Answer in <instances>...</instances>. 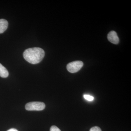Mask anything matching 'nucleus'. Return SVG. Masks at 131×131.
Masks as SVG:
<instances>
[{"instance_id": "obj_1", "label": "nucleus", "mask_w": 131, "mask_h": 131, "mask_svg": "<svg viewBox=\"0 0 131 131\" xmlns=\"http://www.w3.org/2000/svg\"><path fill=\"white\" fill-rule=\"evenodd\" d=\"M44 50L39 47H34L26 49L24 51L23 56L26 61L32 64L40 63L44 57Z\"/></svg>"}, {"instance_id": "obj_2", "label": "nucleus", "mask_w": 131, "mask_h": 131, "mask_svg": "<svg viewBox=\"0 0 131 131\" xmlns=\"http://www.w3.org/2000/svg\"><path fill=\"white\" fill-rule=\"evenodd\" d=\"M45 105L40 102H32L27 103L26 109L28 111H41L45 109Z\"/></svg>"}, {"instance_id": "obj_3", "label": "nucleus", "mask_w": 131, "mask_h": 131, "mask_svg": "<svg viewBox=\"0 0 131 131\" xmlns=\"http://www.w3.org/2000/svg\"><path fill=\"white\" fill-rule=\"evenodd\" d=\"M83 65V63L82 61H74L68 64L67 66V69L70 73H76L81 70Z\"/></svg>"}, {"instance_id": "obj_4", "label": "nucleus", "mask_w": 131, "mask_h": 131, "mask_svg": "<svg viewBox=\"0 0 131 131\" xmlns=\"http://www.w3.org/2000/svg\"><path fill=\"white\" fill-rule=\"evenodd\" d=\"M107 39L110 42L114 44H118L119 43V38L117 33L114 31H111L108 34Z\"/></svg>"}, {"instance_id": "obj_5", "label": "nucleus", "mask_w": 131, "mask_h": 131, "mask_svg": "<svg viewBox=\"0 0 131 131\" xmlns=\"http://www.w3.org/2000/svg\"><path fill=\"white\" fill-rule=\"evenodd\" d=\"M8 22L5 19H0V34L3 33L7 29Z\"/></svg>"}, {"instance_id": "obj_6", "label": "nucleus", "mask_w": 131, "mask_h": 131, "mask_svg": "<svg viewBox=\"0 0 131 131\" xmlns=\"http://www.w3.org/2000/svg\"><path fill=\"white\" fill-rule=\"evenodd\" d=\"M9 75L8 71L0 63V77L4 78L7 77Z\"/></svg>"}, {"instance_id": "obj_7", "label": "nucleus", "mask_w": 131, "mask_h": 131, "mask_svg": "<svg viewBox=\"0 0 131 131\" xmlns=\"http://www.w3.org/2000/svg\"><path fill=\"white\" fill-rule=\"evenodd\" d=\"M83 97L84 99H86L87 100L89 101H93L94 99V97L93 96H91L89 95H83Z\"/></svg>"}, {"instance_id": "obj_8", "label": "nucleus", "mask_w": 131, "mask_h": 131, "mask_svg": "<svg viewBox=\"0 0 131 131\" xmlns=\"http://www.w3.org/2000/svg\"><path fill=\"white\" fill-rule=\"evenodd\" d=\"M50 131H61L60 129L56 126H52L51 127Z\"/></svg>"}, {"instance_id": "obj_9", "label": "nucleus", "mask_w": 131, "mask_h": 131, "mask_svg": "<svg viewBox=\"0 0 131 131\" xmlns=\"http://www.w3.org/2000/svg\"><path fill=\"white\" fill-rule=\"evenodd\" d=\"M90 131H102L101 129L98 126H95L92 127L90 130Z\"/></svg>"}, {"instance_id": "obj_10", "label": "nucleus", "mask_w": 131, "mask_h": 131, "mask_svg": "<svg viewBox=\"0 0 131 131\" xmlns=\"http://www.w3.org/2000/svg\"><path fill=\"white\" fill-rule=\"evenodd\" d=\"M7 131H18V130H16V129H14V128H13V129H11L8 130Z\"/></svg>"}]
</instances>
